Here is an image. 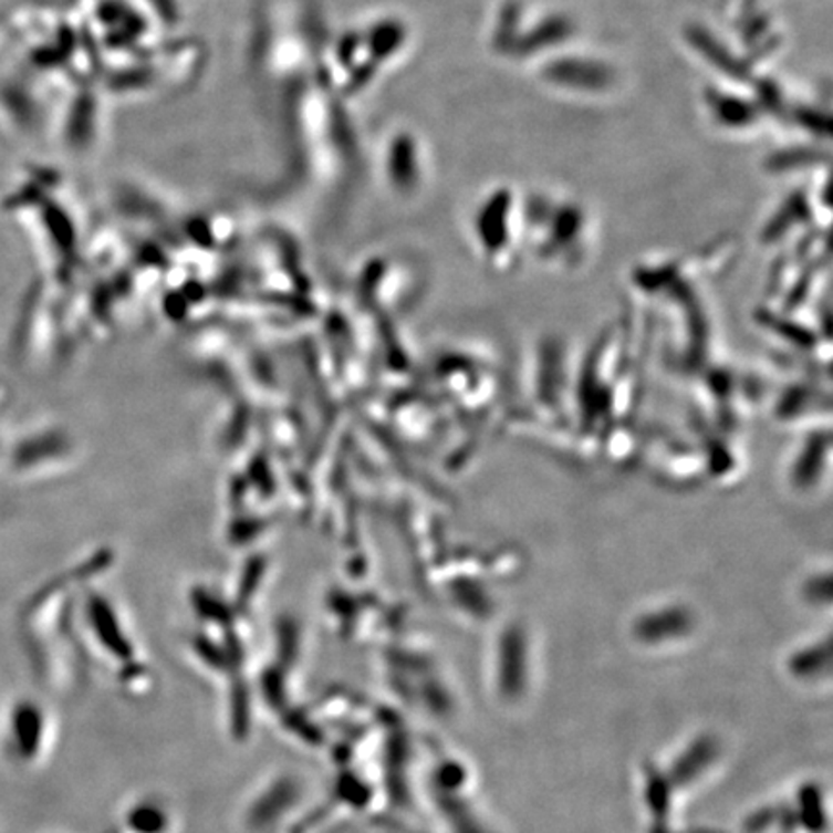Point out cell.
<instances>
[{
  "mask_svg": "<svg viewBox=\"0 0 833 833\" xmlns=\"http://www.w3.org/2000/svg\"><path fill=\"white\" fill-rule=\"evenodd\" d=\"M496 693L506 702L525 697L531 684V643L523 627L510 625L502 631L496 646Z\"/></svg>",
  "mask_w": 833,
  "mask_h": 833,
  "instance_id": "cell-1",
  "label": "cell"
},
{
  "mask_svg": "<svg viewBox=\"0 0 833 833\" xmlns=\"http://www.w3.org/2000/svg\"><path fill=\"white\" fill-rule=\"evenodd\" d=\"M721 759V741L714 733H698L664 770L676 791L693 789L705 780Z\"/></svg>",
  "mask_w": 833,
  "mask_h": 833,
  "instance_id": "cell-2",
  "label": "cell"
},
{
  "mask_svg": "<svg viewBox=\"0 0 833 833\" xmlns=\"http://www.w3.org/2000/svg\"><path fill=\"white\" fill-rule=\"evenodd\" d=\"M695 622L689 610L684 606H666L638 616L633 625V635L641 645H671L689 637Z\"/></svg>",
  "mask_w": 833,
  "mask_h": 833,
  "instance_id": "cell-3",
  "label": "cell"
},
{
  "mask_svg": "<svg viewBox=\"0 0 833 833\" xmlns=\"http://www.w3.org/2000/svg\"><path fill=\"white\" fill-rule=\"evenodd\" d=\"M643 791L646 809L653 816V833H668L677 791L669 783L666 772L654 764H646L643 770Z\"/></svg>",
  "mask_w": 833,
  "mask_h": 833,
  "instance_id": "cell-4",
  "label": "cell"
},
{
  "mask_svg": "<svg viewBox=\"0 0 833 833\" xmlns=\"http://www.w3.org/2000/svg\"><path fill=\"white\" fill-rule=\"evenodd\" d=\"M791 809L799 833H827L830 830L826 793L816 781H804L799 785Z\"/></svg>",
  "mask_w": 833,
  "mask_h": 833,
  "instance_id": "cell-5",
  "label": "cell"
},
{
  "mask_svg": "<svg viewBox=\"0 0 833 833\" xmlns=\"http://www.w3.org/2000/svg\"><path fill=\"white\" fill-rule=\"evenodd\" d=\"M788 669L799 681H820L832 671V648L830 641L804 646L789 656Z\"/></svg>",
  "mask_w": 833,
  "mask_h": 833,
  "instance_id": "cell-6",
  "label": "cell"
}]
</instances>
